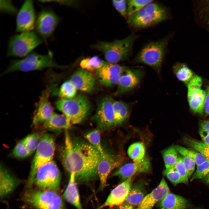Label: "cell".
Wrapping results in <instances>:
<instances>
[{"instance_id": "cell-1", "label": "cell", "mask_w": 209, "mask_h": 209, "mask_svg": "<svg viewBox=\"0 0 209 209\" xmlns=\"http://www.w3.org/2000/svg\"><path fill=\"white\" fill-rule=\"evenodd\" d=\"M67 130L65 131L62 154L64 167L69 173H75L76 182L93 180L98 176L97 167L100 154L89 143L72 138Z\"/></svg>"}, {"instance_id": "cell-2", "label": "cell", "mask_w": 209, "mask_h": 209, "mask_svg": "<svg viewBox=\"0 0 209 209\" xmlns=\"http://www.w3.org/2000/svg\"><path fill=\"white\" fill-rule=\"evenodd\" d=\"M137 35L132 33L122 39L112 42H99L91 47L101 52L107 62L116 64L127 59L131 53Z\"/></svg>"}, {"instance_id": "cell-3", "label": "cell", "mask_w": 209, "mask_h": 209, "mask_svg": "<svg viewBox=\"0 0 209 209\" xmlns=\"http://www.w3.org/2000/svg\"><path fill=\"white\" fill-rule=\"evenodd\" d=\"M55 105L57 109L66 117L71 126L85 120L91 109L89 100L81 94L70 99L60 98L56 101Z\"/></svg>"}, {"instance_id": "cell-4", "label": "cell", "mask_w": 209, "mask_h": 209, "mask_svg": "<svg viewBox=\"0 0 209 209\" xmlns=\"http://www.w3.org/2000/svg\"><path fill=\"white\" fill-rule=\"evenodd\" d=\"M153 2L128 16L127 21L129 26L135 28H144L159 23L168 18L166 10L160 5Z\"/></svg>"}, {"instance_id": "cell-5", "label": "cell", "mask_w": 209, "mask_h": 209, "mask_svg": "<svg viewBox=\"0 0 209 209\" xmlns=\"http://www.w3.org/2000/svg\"><path fill=\"white\" fill-rule=\"evenodd\" d=\"M53 56L51 52L44 55L32 53L23 59L12 61L2 74L17 71L27 72L47 68L65 67L57 64L53 60Z\"/></svg>"}, {"instance_id": "cell-6", "label": "cell", "mask_w": 209, "mask_h": 209, "mask_svg": "<svg viewBox=\"0 0 209 209\" xmlns=\"http://www.w3.org/2000/svg\"><path fill=\"white\" fill-rule=\"evenodd\" d=\"M23 199L37 209H66L61 196L53 190L30 189L24 193Z\"/></svg>"}, {"instance_id": "cell-7", "label": "cell", "mask_w": 209, "mask_h": 209, "mask_svg": "<svg viewBox=\"0 0 209 209\" xmlns=\"http://www.w3.org/2000/svg\"><path fill=\"white\" fill-rule=\"evenodd\" d=\"M42 42L41 38L33 31L20 33L10 38L7 55L25 57Z\"/></svg>"}, {"instance_id": "cell-8", "label": "cell", "mask_w": 209, "mask_h": 209, "mask_svg": "<svg viewBox=\"0 0 209 209\" xmlns=\"http://www.w3.org/2000/svg\"><path fill=\"white\" fill-rule=\"evenodd\" d=\"M55 145L53 137L49 134L44 135L40 138L32 162L27 185L31 188L34 183L38 169L52 161L55 152Z\"/></svg>"}, {"instance_id": "cell-9", "label": "cell", "mask_w": 209, "mask_h": 209, "mask_svg": "<svg viewBox=\"0 0 209 209\" xmlns=\"http://www.w3.org/2000/svg\"><path fill=\"white\" fill-rule=\"evenodd\" d=\"M168 42L167 38L147 44L137 54L136 61L148 65L160 72Z\"/></svg>"}, {"instance_id": "cell-10", "label": "cell", "mask_w": 209, "mask_h": 209, "mask_svg": "<svg viewBox=\"0 0 209 209\" xmlns=\"http://www.w3.org/2000/svg\"><path fill=\"white\" fill-rule=\"evenodd\" d=\"M61 179L59 170L52 160L38 169L34 183L40 189L56 191L60 189Z\"/></svg>"}, {"instance_id": "cell-11", "label": "cell", "mask_w": 209, "mask_h": 209, "mask_svg": "<svg viewBox=\"0 0 209 209\" xmlns=\"http://www.w3.org/2000/svg\"><path fill=\"white\" fill-rule=\"evenodd\" d=\"M60 21V18L53 10L42 9L39 12L35 23L37 33L43 39L49 38L53 35Z\"/></svg>"}, {"instance_id": "cell-12", "label": "cell", "mask_w": 209, "mask_h": 209, "mask_svg": "<svg viewBox=\"0 0 209 209\" xmlns=\"http://www.w3.org/2000/svg\"><path fill=\"white\" fill-rule=\"evenodd\" d=\"M123 157L119 154L105 152L101 157L97 167L100 181L99 189L102 190L107 185V178L111 171L120 165Z\"/></svg>"}, {"instance_id": "cell-13", "label": "cell", "mask_w": 209, "mask_h": 209, "mask_svg": "<svg viewBox=\"0 0 209 209\" xmlns=\"http://www.w3.org/2000/svg\"><path fill=\"white\" fill-rule=\"evenodd\" d=\"M113 101L111 98L106 97L98 105L93 119L98 127L101 129H106L115 126Z\"/></svg>"}, {"instance_id": "cell-14", "label": "cell", "mask_w": 209, "mask_h": 209, "mask_svg": "<svg viewBox=\"0 0 209 209\" xmlns=\"http://www.w3.org/2000/svg\"><path fill=\"white\" fill-rule=\"evenodd\" d=\"M36 22L33 1H25L17 15L16 31L20 33L32 31L35 26Z\"/></svg>"}, {"instance_id": "cell-15", "label": "cell", "mask_w": 209, "mask_h": 209, "mask_svg": "<svg viewBox=\"0 0 209 209\" xmlns=\"http://www.w3.org/2000/svg\"><path fill=\"white\" fill-rule=\"evenodd\" d=\"M144 75L141 69L126 67L119 78L115 94L120 95L132 90L139 84Z\"/></svg>"}, {"instance_id": "cell-16", "label": "cell", "mask_w": 209, "mask_h": 209, "mask_svg": "<svg viewBox=\"0 0 209 209\" xmlns=\"http://www.w3.org/2000/svg\"><path fill=\"white\" fill-rule=\"evenodd\" d=\"M133 176L128 178L114 188L105 202L97 209L113 208L124 203L131 187Z\"/></svg>"}, {"instance_id": "cell-17", "label": "cell", "mask_w": 209, "mask_h": 209, "mask_svg": "<svg viewBox=\"0 0 209 209\" xmlns=\"http://www.w3.org/2000/svg\"><path fill=\"white\" fill-rule=\"evenodd\" d=\"M126 68L116 64L105 62L102 66L96 71L99 81L102 85L107 87L117 84Z\"/></svg>"}, {"instance_id": "cell-18", "label": "cell", "mask_w": 209, "mask_h": 209, "mask_svg": "<svg viewBox=\"0 0 209 209\" xmlns=\"http://www.w3.org/2000/svg\"><path fill=\"white\" fill-rule=\"evenodd\" d=\"M150 168V161L145 157L140 161L125 164L113 173L111 176H118L123 181L137 173L149 172Z\"/></svg>"}, {"instance_id": "cell-19", "label": "cell", "mask_w": 209, "mask_h": 209, "mask_svg": "<svg viewBox=\"0 0 209 209\" xmlns=\"http://www.w3.org/2000/svg\"><path fill=\"white\" fill-rule=\"evenodd\" d=\"M49 90L43 91L36 104L33 120V124L36 125L44 122L52 116L54 109L49 100Z\"/></svg>"}, {"instance_id": "cell-20", "label": "cell", "mask_w": 209, "mask_h": 209, "mask_svg": "<svg viewBox=\"0 0 209 209\" xmlns=\"http://www.w3.org/2000/svg\"><path fill=\"white\" fill-rule=\"evenodd\" d=\"M170 192L167 184L163 178L157 186L145 196L135 209H152L156 204Z\"/></svg>"}, {"instance_id": "cell-21", "label": "cell", "mask_w": 209, "mask_h": 209, "mask_svg": "<svg viewBox=\"0 0 209 209\" xmlns=\"http://www.w3.org/2000/svg\"><path fill=\"white\" fill-rule=\"evenodd\" d=\"M69 80L77 90L87 92L93 90L96 82L92 73L82 69L74 73Z\"/></svg>"}, {"instance_id": "cell-22", "label": "cell", "mask_w": 209, "mask_h": 209, "mask_svg": "<svg viewBox=\"0 0 209 209\" xmlns=\"http://www.w3.org/2000/svg\"><path fill=\"white\" fill-rule=\"evenodd\" d=\"M16 179L8 170L1 165L0 169V195L3 198L9 194L19 184Z\"/></svg>"}, {"instance_id": "cell-23", "label": "cell", "mask_w": 209, "mask_h": 209, "mask_svg": "<svg viewBox=\"0 0 209 209\" xmlns=\"http://www.w3.org/2000/svg\"><path fill=\"white\" fill-rule=\"evenodd\" d=\"M76 183L75 174L72 172L70 173L69 181L63 193V197L77 209H83Z\"/></svg>"}, {"instance_id": "cell-24", "label": "cell", "mask_w": 209, "mask_h": 209, "mask_svg": "<svg viewBox=\"0 0 209 209\" xmlns=\"http://www.w3.org/2000/svg\"><path fill=\"white\" fill-rule=\"evenodd\" d=\"M206 92L201 88L188 89V99L191 110L194 113L202 114Z\"/></svg>"}, {"instance_id": "cell-25", "label": "cell", "mask_w": 209, "mask_h": 209, "mask_svg": "<svg viewBox=\"0 0 209 209\" xmlns=\"http://www.w3.org/2000/svg\"><path fill=\"white\" fill-rule=\"evenodd\" d=\"M158 209H184L187 206V200L179 195L169 193L156 204Z\"/></svg>"}, {"instance_id": "cell-26", "label": "cell", "mask_w": 209, "mask_h": 209, "mask_svg": "<svg viewBox=\"0 0 209 209\" xmlns=\"http://www.w3.org/2000/svg\"><path fill=\"white\" fill-rule=\"evenodd\" d=\"M43 126L46 129L53 131L68 130L71 127L64 114L55 113L48 120L44 122Z\"/></svg>"}, {"instance_id": "cell-27", "label": "cell", "mask_w": 209, "mask_h": 209, "mask_svg": "<svg viewBox=\"0 0 209 209\" xmlns=\"http://www.w3.org/2000/svg\"><path fill=\"white\" fill-rule=\"evenodd\" d=\"M146 191L142 183H136L132 185L125 202L134 207L138 206L146 195Z\"/></svg>"}, {"instance_id": "cell-28", "label": "cell", "mask_w": 209, "mask_h": 209, "mask_svg": "<svg viewBox=\"0 0 209 209\" xmlns=\"http://www.w3.org/2000/svg\"><path fill=\"white\" fill-rule=\"evenodd\" d=\"M115 126L120 125L129 116V109L128 105L121 100H114L113 103Z\"/></svg>"}, {"instance_id": "cell-29", "label": "cell", "mask_w": 209, "mask_h": 209, "mask_svg": "<svg viewBox=\"0 0 209 209\" xmlns=\"http://www.w3.org/2000/svg\"><path fill=\"white\" fill-rule=\"evenodd\" d=\"M173 69L177 78L187 84L195 75L192 71L183 63H176Z\"/></svg>"}, {"instance_id": "cell-30", "label": "cell", "mask_w": 209, "mask_h": 209, "mask_svg": "<svg viewBox=\"0 0 209 209\" xmlns=\"http://www.w3.org/2000/svg\"><path fill=\"white\" fill-rule=\"evenodd\" d=\"M105 62L98 56L84 58L80 63L82 69L90 72L97 71L103 65Z\"/></svg>"}, {"instance_id": "cell-31", "label": "cell", "mask_w": 209, "mask_h": 209, "mask_svg": "<svg viewBox=\"0 0 209 209\" xmlns=\"http://www.w3.org/2000/svg\"><path fill=\"white\" fill-rule=\"evenodd\" d=\"M145 149L143 144L141 142H137L131 145L127 150L129 157L134 161L141 160L145 157Z\"/></svg>"}, {"instance_id": "cell-32", "label": "cell", "mask_w": 209, "mask_h": 209, "mask_svg": "<svg viewBox=\"0 0 209 209\" xmlns=\"http://www.w3.org/2000/svg\"><path fill=\"white\" fill-rule=\"evenodd\" d=\"M175 147L177 151L183 156H187L194 159L197 165L207 160L203 155L196 150L188 149L179 145H176Z\"/></svg>"}, {"instance_id": "cell-33", "label": "cell", "mask_w": 209, "mask_h": 209, "mask_svg": "<svg viewBox=\"0 0 209 209\" xmlns=\"http://www.w3.org/2000/svg\"><path fill=\"white\" fill-rule=\"evenodd\" d=\"M175 147L171 146L163 151L162 154L165 169L174 167L178 156Z\"/></svg>"}, {"instance_id": "cell-34", "label": "cell", "mask_w": 209, "mask_h": 209, "mask_svg": "<svg viewBox=\"0 0 209 209\" xmlns=\"http://www.w3.org/2000/svg\"><path fill=\"white\" fill-rule=\"evenodd\" d=\"M185 144L188 146L200 153L209 160V145L202 142L190 138L184 139Z\"/></svg>"}, {"instance_id": "cell-35", "label": "cell", "mask_w": 209, "mask_h": 209, "mask_svg": "<svg viewBox=\"0 0 209 209\" xmlns=\"http://www.w3.org/2000/svg\"><path fill=\"white\" fill-rule=\"evenodd\" d=\"M89 143L95 148L101 155H103L105 152L101 145L100 131L96 129L87 133L84 136Z\"/></svg>"}, {"instance_id": "cell-36", "label": "cell", "mask_w": 209, "mask_h": 209, "mask_svg": "<svg viewBox=\"0 0 209 209\" xmlns=\"http://www.w3.org/2000/svg\"><path fill=\"white\" fill-rule=\"evenodd\" d=\"M77 90L69 80L64 82L61 85L57 93L61 98L70 99L76 96Z\"/></svg>"}, {"instance_id": "cell-37", "label": "cell", "mask_w": 209, "mask_h": 209, "mask_svg": "<svg viewBox=\"0 0 209 209\" xmlns=\"http://www.w3.org/2000/svg\"><path fill=\"white\" fill-rule=\"evenodd\" d=\"M40 139L39 134L34 133L28 135L22 140L30 155L36 151Z\"/></svg>"}, {"instance_id": "cell-38", "label": "cell", "mask_w": 209, "mask_h": 209, "mask_svg": "<svg viewBox=\"0 0 209 209\" xmlns=\"http://www.w3.org/2000/svg\"><path fill=\"white\" fill-rule=\"evenodd\" d=\"M154 1L152 0H130L127 2L128 16L137 12L148 4Z\"/></svg>"}, {"instance_id": "cell-39", "label": "cell", "mask_w": 209, "mask_h": 209, "mask_svg": "<svg viewBox=\"0 0 209 209\" xmlns=\"http://www.w3.org/2000/svg\"><path fill=\"white\" fill-rule=\"evenodd\" d=\"M209 174V160H206L197 165L195 172L192 175L190 181L205 178Z\"/></svg>"}, {"instance_id": "cell-40", "label": "cell", "mask_w": 209, "mask_h": 209, "mask_svg": "<svg viewBox=\"0 0 209 209\" xmlns=\"http://www.w3.org/2000/svg\"><path fill=\"white\" fill-rule=\"evenodd\" d=\"M199 3L200 4V7L197 10V17L209 14V2H200ZM201 20L202 21V25L206 26V24L207 28L209 29V15L200 20Z\"/></svg>"}, {"instance_id": "cell-41", "label": "cell", "mask_w": 209, "mask_h": 209, "mask_svg": "<svg viewBox=\"0 0 209 209\" xmlns=\"http://www.w3.org/2000/svg\"><path fill=\"white\" fill-rule=\"evenodd\" d=\"M174 167L179 173L181 178V183L188 184V176L183 163L182 157H178Z\"/></svg>"}, {"instance_id": "cell-42", "label": "cell", "mask_w": 209, "mask_h": 209, "mask_svg": "<svg viewBox=\"0 0 209 209\" xmlns=\"http://www.w3.org/2000/svg\"><path fill=\"white\" fill-rule=\"evenodd\" d=\"M164 174L174 186L181 183L180 174L174 167L165 169Z\"/></svg>"}, {"instance_id": "cell-43", "label": "cell", "mask_w": 209, "mask_h": 209, "mask_svg": "<svg viewBox=\"0 0 209 209\" xmlns=\"http://www.w3.org/2000/svg\"><path fill=\"white\" fill-rule=\"evenodd\" d=\"M12 154L15 157L20 158H26L30 155L22 140L15 146L12 151Z\"/></svg>"}, {"instance_id": "cell-44", "label": "cell", "mask_w": 209, "mask_h": 209, "mask_svg": "<svg viewBox=\"0 0 209 209\" xmlns=\"http://www.w3.org/2000/svg\"><path fill=\"white\" fill-rule=\"evenodd\" d=\"M0 10L2 13L11 15H15L17 12V9L10 0H1Z\"/></svg>"}, {"instance_id": "cell-45", "label": "cell", "mask_w": 209, "mask_h": 209, "mask_svg": "<svg viewBox=\"0 0 209 209\" xmlns=\"http://www.w3.org/2000/svg\"><path fill=\"white\" fill-rule=\"evenodd\" d=\"M112 3L114 7L121 16L126 17L127 16V1L113 0Z\"/></svg>"}, {"instance_id": "cell-46", "label": "cell", "mask_w": 209, "mask_h": 209, "mask_svg": "<svg viewBox=\"0 0 209 209\" xmlns=\"http://www.w3.org/2000/svg\"><path fill=\"white\" fill-rule=\"evenodd\" d=\"M183 161L189 178H190L195 170L196 162L194 160L187 156H183Z\"/></svg>"}, {"instance_id": "cell-47", "label": "cell", "mask_w": 209, "mask_h": 209, "mask_svg": "<svg viewBox=\"0 0 209 209\" xmlns=\"http://www.w3.org/2000/svg\"><path fill=\"white\" fill-rule=\"evenodd\" d=\"M202 83L201 78L195 75L192 79L187 84L188 89L195 88H201Z\"/></svg>"}, {"instance_id": "cell-48", "label": "cell", "mask_w": 209, "mask_h": 209, "mask_svg": "<svg viewBox=\"0 0 209 209\" xmlns=\"http://www.w3.org/2000/svg\"><path fill=\"white\" fill-rule=\"evenodd\" d=\"M204 111L206 115H209V86L208 87L205 98Z\"/></svg>"}, {"instance_id": "cell-49", "label": "cell", "mask_w": 209, "mask_h": 209, "mask_svg": "<svg viewBox=\"0 0 209 209\" xmlns=\"http://www.w3.org/2000/svg\"><path fill=\"white\" fill-rule=\"evenodd\" d=\"M200 130L209 132V119L202 121L200 125Z\"/></svg>"}, {"instance_id": "cell-50", "label": "cell", "mask_w": 209, "mask_h": 209, "mask_svg": "<svg viewBox=\"0 0 209 209\" xmlns=\"http://www.w3.org/2000/svg\"><path fill=\"white\" fill-rule=\"evenodd\" d=\"M199 133L203 142L209 145V132L199 130Z\"/></svg>"}, {"instance_id": "cell-51", "label": "cell", "mask_w": 209, "mask_h": 209, "mask_svg": "<svg viewBox=\"0 0 209 209\" xmlns=\"http://www.w3.org/2000/svg\"><path fill=\"white\" fill-rule=\"evenodd\" d=\"M116 207L114 209H135L133 206L126 202Z\"/></svg>"}, {"instance_id": "cell-52", "label": "cell", "mask_w": 209, "mask_h": 209, "mask_svg": "<svg viewBox=\"0 0 209 209\" xmlns=\"http://www.w3.org/2000/svg\"><path fill=\"white\" fill-rule=\"evenodd\" d=\"M55 1L61 4L69 6L72 5L75 3V2H73V1Z\"/></svg>"}, {"instance_id": "cell-53", "label": "cell", "mask_w": 209, "mask_h": 209, "mask_svg": "<svg viewBox=\"0 0 209 209\" xmlns=\"http://www.w3.org/2000/svg\"><path fill=\"white\" fill-rule=\"evenodd\" d=\"M205 182L209 184V174L205 178Z\"/></svg>"}]
</instances>
